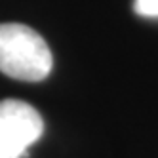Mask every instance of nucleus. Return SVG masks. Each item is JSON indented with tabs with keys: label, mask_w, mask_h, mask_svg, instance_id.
I'll use <instances>...</instances> for the list:
<instances>
[{
	"label": "nucleus",
	"mask_w": 158,
	"mask_h": 158,
	"mask_svg": "<svg viewBox=\"0 0 158 158\" xmlns=\"http://www.w3.org/2000/svg\"><path fill=\"white\" fill-rule=\"evenodd\" d=\"M52 67V50L36 31L21 23H0V73L14 80L40 82Z\"/></svg>",
	"instance_id": "1"
},
{
	"label": "nucleus",
	"mask_w": 158,
	"mask_h": 158,
	"mask_svg": "<svg viewBox=\"0 0 158 158\" xmlns=\"http://www.w3.org/2000/svg\"><path fill=\"white\" fill-rule=\"evenodd\" d=\"M44 131L42 116L19 99L0 101V158H23Z\"/></svg>",
	"instance_id": "2"
},
{
	"label": "nucleus",
	"mask_w": 158,
	"mask_h": 158,
	"mask_svg": "<svg viewBox=\"0 0 158 158\" xmlns=\"http://www.w3.org/2000/svg\"><path fill=\"white\" fill-rule=\"evenodd\" d=\"M133 12L143 17H158V0H135Z\"/></svg>",
	"instance_id": "3"
}]
</instances>
